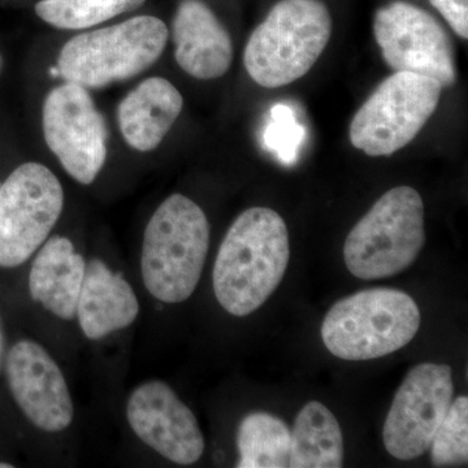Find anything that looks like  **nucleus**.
Here are the masks:
<instances>
[{
	"label": "nucleus",
	"mask_w": 468,
	"mask_h": 468,
	"mask_svg": "<svg viewBox=\"0 0 468 468\" xmlns=\"http://www.w3.org/2000/svg\"><path fill=\"white\" fill-rule=\"evenodd\" d=\"M291 260L289 232L275 209L241 212L218 248L212 285L215 297L230 315H250L261 309L284 279Z\"/></svg>",
	"instance_id": "1"
},
{
	"label": "nucleus",
	"mask_w": 468,
	"mask_h": 468,
	"mask_svg": "<svg viewBox=\"0 0 468 468\" xmlns=\"http://www.w3.org/2000/svg\"><path fill=\"white\" fill-rule=\"evenodd\" d=\"M208 249L205 211L183 194H172L144 228L141 252L144 288L163 303L189 300L201 280Z\"/></svg>",
	"instance_id": "2"
},
{
	"label": "nucleus",
	"mask_w": 468,
	"mask_h": 468,
	"mask_svg": "<svg viewBox=\"0 0 468 468\" xmlns=\"http://www.w3.org/2000/svg\"><path fill=\"white\" fill-rule=\"evenodd\" d=\"M324 0H277L243 51L246 72L266 89L291 85L310 72L332 36Z\"/></svg>",
	"instance_id": "3"
},
{
	"label": "nucleus",
	"mask_w": 468,
	"mask_h": 468,
	"mask_svg": "<svg viewBox=\"0 0 468 468\" xmlns=\"http://www.w3.org/2000/svg\"><path fill=\"white\" fill-rule=\"evenodd\" d=\"M420 322L411 295L399 289H366L335 302L323 320L322 340L337 358L378 359L411 343Z\"/></svg>",
	"instance_id": "4"
},
{
	"label": "nucleus",
	"mask_w": 468,
	"mask_h": 468,
	"mask_svg": "<svg viewBox=\"0 0 468 468\" xmlns=\"http://www.w3.org/2000/svg\"><path fill=\"white\" fill-rule=\"evenodd\" d=\"M168 37L165 21L155 16L81 33L64 43L57 73L86 89L106 88L149 69L167 48Z\"/></svg>",
	"instance_id": "5"
},
{
	"label": "nucleus",
	"mask_w": 468,
	"mask_h": 468,
	"mask_svg": "<svg viewBox=\"0 0 468 468\" xmlns=\"http://www.w3.org/2000/svg\"><path fill=\"white\" fill-rule=\"evenodd\" d=\"M424 203L411 186L388 190L353 229L344 245L351 275L360 280L387 279L408 270L423 250Z\"/></svg>",
	"instance_id": "6"
},
{
	"label": "nucleus",
	"mask_w": 468,
	"mask_h": 468,
	"mask_svg": "<svg viewBox=\"0 0 468 468\" xmlns=\"http://www.w3.org/2000/svg\"><path fill=\"white\" fill-rule=\"evenodd\" d=\"M442 89L431 77L394 72L375 89L351 120V144L374 158L402 150L436 112Z\"/></svg>",
	"instance_id": "7"
},
{
	"label": "nucleus",
	"mask_w": 468,
	"mask_h": 468,
	"mask_svg": "<svg viewBox=\"0 0 468 468\" xmlns=\"http://www.w3.org/2000/svg\"><path fill=\"white\" fill-rule=\"evenodd\" d=\"M63 208L64 189L50 168L18 165L0 185V267L27 263L48 241Z\"/></svg>",
	"instance_id": "8"
},
{
	"label": "nucleus",
	"mask_w": 468,
	"mask_h": 468,
	"mask_svg": "<svg viewBox=\"0 0 468 468\" xmlns=\"http://www.w3.org/2000/svg\"><path fill=\"white\" fill-rule=\"evenodd\" d=\"M374 36L394 72L431 77L449 88L457 81L454 46L431 12L406 0H392L375 11Z\"/></svg>",
	"instance_id": "9"
},
{
	"label": "nucleus",
	"mask_w": 468,
	"mask_h": 468,
	"mask_svg": "<svg viewBox=\"0 0 468 468\" xmlns=\"http://www.w3.org/2000/svg\"><path fill=\"white\" fill-rule=\"evenodd\" d=\"M42 128L48 149L81 185L97 180L109 155L106 122L89 89L66 82L43 101Z\"/></svg>",
	"instance_id": "10"
},
{
	"label": "nucleus",
	"mask_w": 468,
	"mask_h": 468,
	"mask_svg": "<svg viewBox=\"0 0 468 468\" xmlns=\"http://www.w3.org/2000/svg\"><path fill=\"white\" fill-rule=\"evenodd\" d=\"M452 396L451 366L420 363L410 369L385 419L387 452L399 461L423 455L451 408Z\"/></svg>",
	"instance_id": "11"
},
{
	"label": "nucleus",
	"mask_w": 468,
	"mask_h": 468,
	"mask_svg": "<svg viewBox=\"0 0 468 468\" xmlns=\"http://www.w3.org/2000/svg\"><path fill=\"white\" fill-rule=\"evenodd\" d=\"M126 419L135 436L165 460L181 466L201 460L205 437L198 420L165 381L138 385L126 402Z\"/></svg>",
	"instance_id": "12"
},
{
	"label": "nucleus",
	"mask_w": 468,
	"mask_h": 468,
	"mask_svg": "<svg viewBox=\"0 0 468 468\" xmlns=\"http://www.w3.org/2000/svg\"><path fill=\"white\" fill-rule=\"evenodd\" d=\"M5 365L9 392L33 426L57 433L72 424L75 405L66 378L42 345L17 341Z\"/></svg>",
	"instance_id": "13"
},
{
	"label": "nucleus",
	"mask_w": 468,
	"mask_h": 468,
	"mask_svg": "<svg viewBox=\"0 0 468 468\" xmlns=\"http://www.w3.org/2000/svg\"><path fill=\"white\" fill-rule=\"evenodd\" d=\"M178 67L193 79L209 81L233 63V42L224 24L203 0H181L172 21Z\"/></svg>",
	"instance_id": "14"
},
{
	"label": "nucleus",
	"mask_w": 468,
	"mask_h": 468,
	"mask_svg": "<svg viewBox=\"0 0 468 468\" xmlns=\"http://www.w3.org/2000/svg\"><path fill=\"white\" fill-rule=\"evenodd\" d=\"M140 301L132 285L103 261L86 263L84 282L76 318L89 340H101L133 324L140 315Z\"/></svg>",
	"instance_id": "15"
},
{
	"label": "nucleus",
	"mask_w": 468,
	"mask_h": 468,
	"mask_svg": "<svg viewBox=\"0 0 468 468\" xmlns=\"http://www.w3.org/2000/svg\"><path fill=\"white\" fill-rule=\"evenodd\" d=\"M183 109V95L171 81L163 77H149L120 101V132L132 149L150 153L158 149Z\"/></svg>",
	"instance_id": "16"
},
{
	"label": "nucleus",
	"mask_w": 468,
	"mask_h": 468,
	"mask_svg": "<svg viewBox=\"0 0 468 468\" xmlns=\"http://www.w3.org/2000/svg\"><path fill=\"white\" fill-rule=\"evenodd\" d=\"M86 261L66 236L48 237L30 267V297L61 320L76 318Z\"/></svg>",
	"instance_id": "17"
},
{
	"label": "nucleus",
	"mask_w": 468,
	"mask_h": 468,
	"mask_svg": "<svg viewBox=\"0 0 468 468\" xmlns=\"http://www.w3.org/2000/svg\"><path fill=\"white\" fill-rule=\"evenodd\" d=\"M291 433L289 467H343V431L334 412L322 402L306 403L295 418Z\"/></svg>",
	"instance_id": "18"
},
{
	"label": "nucleus",
	"mask_w": 468,
	"mask_h": 468,
	"mask_svg": "<svg viewBox=\"0 0 468 468\" xmlns=\"http://www.w3.org/2000/svg\"><path fill=\"white\" fill-rule=\"evenodd\" d=\"M291 439V430L282 419L268 412H250L242 419L237 433V467H289Z\"/></svg>",
	"instance_id": "19"
},
{
	"label": "nucleus",
	"mask_w": 468,
	"mask_h": 468,
	"mask_svg": "<svg viewBox=\"0 0 468 468\" xmlns=\"http://www.w3.org/2000/svg\"><path fill=\"white\" fill-rule=\"evenodd\" d=\"M146 0H39L37 16L63 30H81L143 7Z\"/></svg>",
	"instance_id": "20"
},
{
	"label": "nucleus",
	"mask_w": 468,
	"mask_h": 468,
	"mask_svg": "<svg viewBox=\"0 0 468 468\" xmlns=\"http://www.w3.org/2000/svg\"><path fill=\"white\" fill-rule=\"evenodd\" d=\"M431 461L435 467L467 466L468 399L458 397L442 419L431 442Z\"/></svg>",
	"instance_id": "21"
},
{
	"label": "nucleus",
	"mask_w": 468,
	"mask_h": 468,
	"mask_svg": "<svg viewBox=\"0 0 468 468\" xmlns=\"http://www.w3.org/2000/svg\"><path fill=\"white\" fill-rule=\"evenodd\" d=\"M441 15L452 32L461 39L468 38V0H428Z\"/></svg>",
	"instance_id": "22"
},
{
	"label": "nucleus",
	"mask_w": 468,
	"mask_h": 468,
	"mask_svg": "<svg viewBox=\"0 0 468 468\" xmlns=\"http://www.w3.org/2000/svg\"><path fill=\"white\" fill-rule=\"evenodd\" d=\"M5 341L3 334L2 320H0V369H2L3 360H5Z\"/></svg>",
	"instance_id": "23"
},
{
	"label": "nucleus",
	"mask_w": 468,
	"mask_h": 468,
	"mask_svg": "<svg viewBox=\"0 0 468 468\" xmlns=\"http://www.w3.org/2000/svg\"><path fill=\"white\" fill-rule=\"evenodd\" d=\"M14 464L5 463V462H0V468H12Z\"/></svg>",
	"instance_id": "24"
},
{
	"label": "nucleus",
	"mask_w": 468,
	"mask_h": 468,
	"mask_svg": "<svg viewBox=\"0 0 468 468\" xmlns=\"http://www.w3.org/2000/svg\"><path fill=\"white\" fill-rule=\"evenodd\" d=\"M3 68V57L2 54H0V70H2Z\"/></svg>",
	"instance_id": "25"
}]
</instances>
